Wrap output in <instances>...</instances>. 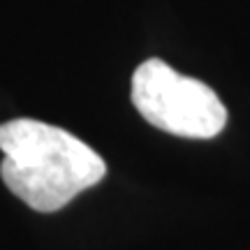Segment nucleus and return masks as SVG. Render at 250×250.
<instances>
[{"mask_svg":"<svg viewBox=\"0 0 250 250\" xmlns=\"http://www.w3.org/2000/svg\"><path fill=\"white\" fill-rule=\"evenodd\" d=\"M0 151L5 186L40 213L61 211L107 174L104 160L86 142L33 118L0 125Z\"/></svg>","mask_w":250,"mask_h":250,"instance_id":"obj_1","label":"nucleus"},{"mask_svg":"<svg viewBox=\"0 0 250 250\" xmlns=\"http://www.w3.org/2000/svg\"><path fill=\"white\" fill-rule=\"evenodd\" d=\"M132 104L153 127L188 139H211L227 123V109L213 90L160 58L144 61L134 70Z\"/></svg>","mask_w":250,"mask_h":250,"instance_id":"obj_2","label":"nucleus"}]
</instances>
